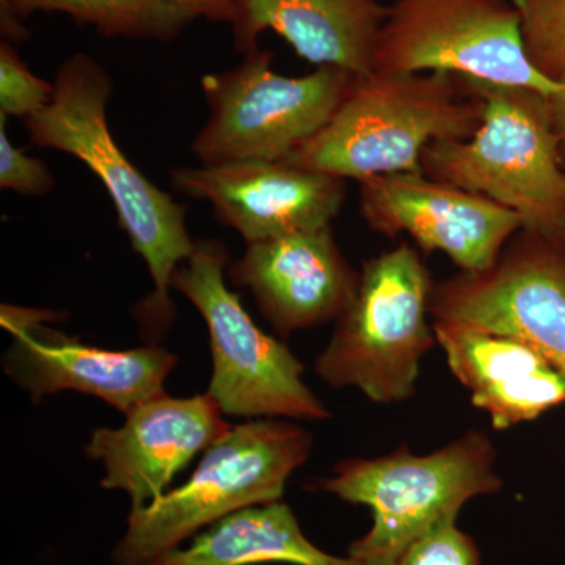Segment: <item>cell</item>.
I'll list each match as a JSON object with an SVG mask.
<instances>
[{"instance_id": "6da1fadb", "label": "cell", "mask_w": 565, "mask_h": 565, "mask_svg": "<svg viewBox=\"0 0 565 565\" xmlns=\"http://www.w3.org/2000/svg\"><path fill=\"white\" fill-rule=\"evenodd\" d=\"M111 81L85 54L68 58L57 71L52 102L25 118L32 143L79 159L109 192L118 223L150 270L154 289L137 307L141 330L161 338L172 326L170 300L174 270L192 255L195 241L185 226V204L152 184L118 147L107 121Z\"/></svg>"}, {"instance_id": "d4e9b609", "label": "cell", "mask_w": 565, "mask_h": 565, "mask_svg": "<svg viewBox=\"0 0 565 565\" xmlns=\"http://www.w3.org/2000/svg\"><path fill=\"white\" fill-rule=\"evenodd\" d=\"M550 109H552L553 125L559 137L561 151L565 158V87L563 90L548 96Z\"/></svg>"}, {"instance_id": "7a4b0ae2", "label": "cell", "mask_w": 565, "mask_h": 565, "mask_svg": "<svg viewBox=\"0 0 565 565\" xmlns=\"http://www.w3.org/2000/svg\"><path fill=\"white\" fill-rule=\"evenodd\" d=\"M481 122V98L456 74L373 71L352 81L330 121L286 161L359 182L424 173L430 143L470 139Z\"/></svg>"}, {"instance_id": "ba28073f", "label": "cell", "mask_w": 565, "mask_h": 565, "mask_svg": "<svg viewBox=\"0 0 565 565\" xmlns=\"http://www.w3.org/2000/svg\"><path fill=\"white\" fill-rule=\"evenodd\" d=\"M244 55L236 68L203 77L210 118L192 152L204 167L286 161L330 121L355 79L337 66L286 77L274 71L273 52Z\"/></svg>"}, {"instance_id": "30bf717a", "label": "cell", "mask_w": 565, "mask_h": 565, "mask_svg": "<svg viewBox=\"0 0 565 565\" xmlns=\"http://www.w3.org/2000/svg\"><path fill=\"white\" fill-rule=\"evenodd\" d=\"M430 316L519 338L565 377V245L520 230L489 269L435 282Z\"/></svg>"}, {"instance_id": "e0dca14e", "label": "cell", "mask_w": 565, "mask_h": 565, "mask_svg": "<svg viewBox=\"0 0 565 565\" xmlns=\"http://www.w3.org/2000/svg\"><path fill=\"white\" fill-rule=\"evenodd\" d=\"M388 7L379 0H237L232 22L237 51L258 46L273 31L316 66H337L355 77L373 73Z\"/></svg>"}, {"instance_id": "ac0fdd59", "label": "cell", "mask_w": 565, "mask_h": 565, "mask_svg": "<svg viewBox=\"0 0 565 565\" xmlns=\"http://www.w3.org/2000/svg\"><path fill=\"white\" fill-rule=\"evenodd\" d=\"M362 565L311 544L288 504L281 501L241 509L212 523L185 548L172 550L147 565Z\"/></svg>"}, {"instance_id": "3957f363", "label": "cell", "mask_w": 565, "mask_h": 565, "mask_svg": "<svg viewBox=\"0 0 565 565\" xmlns=\"http://www.w3.org/2000/svg\"><path fill=\"white\" fill-rule=\"evenodd\" d=\"M462 77L481 98L482 122L467 140L434 141L424 174L514 212L522 232L565 245V169L548 96Z\"/></svg>"}, {"instance_id": "5b68a950", "label": "cell", "mask_w": 565, "mask_h": 565, "mask_svg": "<svg viewBox=\"0 0 565 565\" xmlns=\"http://www.w3.org/2000/svg\"><path fill=\"white\" fill-rule=\"evenodd\" d=\"M311 446V434L291 422L232 426L204 451L188 482L131 509L114 564L147 565L223 516L281 501L289 476L307 462Z\"/></svg>"}, {"instance_id": "7402d4cb", "label": "cell", "mask_w": 565, "mask_h": 565, "mask_svg": "<svg viewBox=\"0 0 565 565\" xmlns=\"http://www.w3.org/2000/svg\"><path fill=\"white\" fill-rule=\"evenodd\" d=\"M397 565H482L473 537L445 523L408 546Z\"/></svg>"}, {"instance_id": "8992f818", "label": "cell", "mask_w": 565, "mask_h": 565, "mask_svg": "<svg viewBox=\"0 0 565 565\" xmlns=\"http://www.w3.org/2000/svg\"><path fill=\"white\" fill-rule=\"evenodd\" d=\"M434 286L407 243L367 259L352 303L316 359L319 377L333 388L353 386L375 404L408 399L423 356L437 343L427 321Z\"/></svg>"}, {"instance_id": "9a60e30c", "label": "cell", "mask_w": 565, "mask_h": 565, "mask_svg": "<svg viewBox=\"0 0 565 565\" xmlns=\"http://www.w3.org/2000/svg\"><path fill=\"white\" fill-rule=\"evenodd\" d=\"M236 286L250 289L280 337L337 321L352 303L360 274L334 241L332 226L247 244L226 269Z\"/></svg>"}, {"instance_id": "277c9868", "label": "cell", "mask_w": 565, "mask_h": 565, "mask_svg": "<svg viewBox=\"0 0 565 565\" xmlns=\"http://www.w3.org/2000/svg\"><path fill=\"white\" fill-rule=\"evenodd\" d=\"M494 462L497 449L490 438L481 430H468L426 456L401 448L375 459L344 460L316 486L373 512V527L349 546L352 559L397 565L423 535L456 522L468 500L500 492Z\"/></svg>"}, {"instance_id": "9c48e42d", "label": "cell", "mask_w": 565, "mask_h": 565, "mask_svg": "<svg viewBox=\"0 0 565 565\" xmlns=\"http://www.w3.org/2000/svg\"><path fill=\"white\" fill-rule=\"evenodd\" d=\"M373 71L449 73L555 95L527 61L512 0H394L388 6Z\"/></svg>"}, {"instance_id": "44dd1931", "label": "cell", "mask_w": 565, "mask_h": 565, "mask_svg": "<svg viewBox=\"0 0 565 565\" xmlns=\"http://www.w3.org/2000/svg\"><path fill=\"white\" fill-rule=\"evenodd\" d=\"M54 84L40 79L21 61L20 54L0 46V115L29 118L52 102Z\"/></svg>"}, {"instance_id": "603a6c76", "label": "cell", "mask_w": 565, "mask_h": 565, "mask_svg": "<svg viewBox=\"0 0 565 565\" xmlns=\"http://www.w3.org/2000/svg\"><path fill=\"white\" fill-rule=\"evenodd\" d=\"M0 115V188L22 195H44L54 188V178L40 159L29 158L11 143Z\"/></svg>"}, {"instance_id": "4fadbf2b", "label": "cell", "mask_w": 565, "mask_h": 565, "mask_svg": "<svg viewBox=\"0 0 565 565\" xmlns=\"http://www.w3.org/2000/svg\"><path fill=\"white\" fill-rule=\"evenodd\" d=\"M170 178L177 191L210 202L247 244L332 226L345 199L343 178L291 161L181 167Z\"/></svg>"}, {"instance_id": "5bb4252c", "label": "cell", "mask_w": 565, "mask_h": 565, "mask_svg": "<svg viewBox=\"0 0 565 565\" xmlns=\"http://www.w3.org/2000/svg\"><path fill=\"white\" fill-rule=\"evenodd\" d=\"M125 424L92 434L85 455L103 463L104 489L121 490L132 509L167 493L174 476L232 429L210 394L152 397L126 414Z\"/></svg>"}, {"instance_id": "cb8c5ba5", "label": "cell", "mask_w": 565, "mask_h": 565, "mask_svg": "<svg viewBox=\"0 0 565 565\" xmlns=\"http://www.w3.org/2000/svg\"><path fill=\"white\" fill-rule=\"evenodd\" d=\"M185 13L212 21L232 22L237 0H174Z\"/></svg>"}, {"instance_id": "ffe728a7", "label": "cell", "mask_w": 565, "mask_h": 565, "mask_svg": "<svg viewBox=\"0 0 565 565\" xmlns=\"http://www.w3.org/2000/svg\"><path fill=\"white\" fill-rule=\"evenodd\" d=\"M520 17L523 46L533 68L565 85V0H512Z\"/></svg>"}, {"instance_id": "52a82bcc", "label": "cell", "mask_w": 565, "mask_h": 565, "mask_svg": "<svg viewBox=\"0 0 565 565\" xmlns=\"http://www.w3.org/2000/svg\"><path fill=\"white\" fill-rule=\"evenodd\" d=\"M230 256L221 241H195L178 266L172 288L200 311L210 332L212 377L207 394L223 415L319 422L330 418L303 382V364L288 345L264 333L226 285Z\"/></svg>"}, {"instance_id": "d6986e66", "label": "cell", "mask_w": 565, "mask_h": 565, "mask_svg": "<svg viewBox=\"0 0 565 565\" xmlns=\"http://www.w3.org/2000/svg\"><path fill=\"white\" fill-rule=\"evenodd\" d=\"M35 11H61L104 35L126 39L169 41L193 21L174 0H2L9 18Z\"/></svg>"}, {"instance_id": "7c38bea8", "label": "cell", "mask_w": 565, "mask_h": 565, "mask_svg": "<svg viewBox=\"0 0 565 565\" xmlns=\"http://www.w3.org/2000/svg\"><path fill=\"white\" fill-rule=\"evenodd\" d=\"M360 212L374 232L408 234L423 252H441L462 273H479L497 262L522 230L514 212L424 173H394L359 182Z\"/></svg>"}, {"instance_id": "2e32d148", "label": "cell", "mask_w": 565, "mask_h": 565, "mask_svg": "<svg viewBox=\"0 0 565 565\" xmlns=\"http://www.w3.org/2000/svg\"><path fill=\"white\" fill-rule=\"evenodd\" d=\"M449 370L494 429L533 422L565 404V377L533 345L465 323L434 321Z\"/></svg>"}, {"instance_id": "8fae6325", "label": "cell", "mask_w": 565, "mask_h": 565, "mask_svg": "<svg viewBox=\"0 0 565 565\" xmlns=\"http://www.w3.org/2000/svg\"><path fill=\"white\" fill-rule=\"evenodd\" d=\"M47 319L55 316L2 307V326L13 334L3 366L33 403L50 394L77 392L99 397L126 415L166 393L163 384L178 362L174 353L152 343L128 351L85 344L44 327Z\"/></svg>"}]
</instances>
